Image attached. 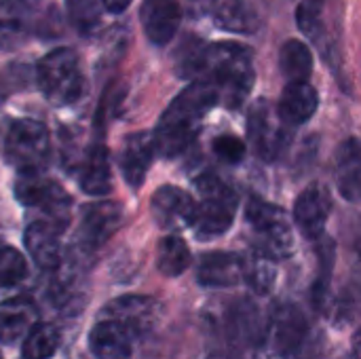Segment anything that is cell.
Listing matches in <instances>:
<instances>
[{"mask_svg":"<svg viewBox=\"0 0 361 359\" xmlns=\"http://www.w3.org/2000/svg\"><path fill=\"white\" fill-rule=\"evenodd\" d=\"M121 205L112 203V201H99V203H91L87 205V209L82 212V222H80V241L82 245L95 250L99 245H104L121 226Z\"/></svg>","mask_w":361,"mask_h":359,"instance_id":"cell-14","label":"cell"},{"mask_svg":"<svg viewBox=\"0 0 361 359\" xmlns=\"http://www.w3.org/2000/svg\"><path fill=\"white\" fill-rule=\"evenodd\" d=\"M0 359H2V355H0Z\"/></svg>","mask_w":361,"mask_h":359,"instance_id":"cell-39","label":"cell"},{"mask_svg":"<svg viewBox=\"0 0 361 359\" xmlns=\"http://www.w3.org/2000/svg\"><path fill=\"white\" fill-rule=\"evenodd\" d=\"M205 53L207 44L199 38H186L182 47L176 53V72L182 78H201L203 66H205Z\"/></svg>","mask_w":361,"mask_h":359,"instance_id":"cell-28","label":"cell"},{"mask_svg":"<svg viewBox=\"0 0 361 359\" xmlns=\"http://www.w3.org/2000/svg\"><path fill=\"white\" fill-rule=\"evenodd\" d=\"M214 21L220 30L233 34H254L260 28L258 11L250 0H224L216 11Z\"/></svg>","mask_w":361,"mask_h":359,"instance_id":"cell-23","label":"cell"},{"mask_svg":"<svg viewBox=\"0 0 361 359\" xmlns=\"http://www.w3.org/2000/svg\"><path fill=\"white\" fill-rule=\"evenodd\" d=\"M154 154H157V146H154L152 133L140 131V133H131L125 140V146L121 152V171H123L125 182L133 190H137L144 184Z\"/></svg>","mask_w":361,"mask_h":359,"instance_id":"cell-16","label":"cell"},{"mask_svg":"<svg viewBox=\"0 0 361 359\" xmlns=\"http://www.w3.org/2000/svg\"><path fill=\"white\" fill-rule=\"evenodd\" d=\"M330 214H332V197L328 188L319 182L309 184L294 203V222L309 239L322 237Z\"/></svg>","mask_w":361,"mask_h":359,"instance_id":"cell-11","label":"cell"},{"mask_svg":"<svg viewBox=\"0 0 361 359\" xmlns=\"http://www.w3.org/2000/svg\"><path fill=\"white\" fill-rule=\"evenodd\" d=\"M319 106V95L317 89L309 83H288L283 89L279 104H277V114L279 118L290 127V125H305L307 121L313 118Z\"/></svg>","mask_w":361,"mask_h":359,"instance_id":"cell-18","label":"cell"},{"mask_svg":"<svg viewBox=\"0 0 361 359\" xmlns=\"http://www.w3.org/2000/svg\"><path fill=\"white\" fill-rule=\"evenodd\" d=\"M220 104L218 91L207 80H192L163 112L152 133L157 152L173 159L195 142L205 114Z\"/></svg>","mask_w":361,"mask_h":359,"instance_id":"cell-1","label":"cell"},{"mask_svg":"<svg viewBox=\"0 0 361 359\" xmlns=\"http://www.w3.org/2000/svg\"><path fill=\"white\" fill-rule=\"evenodd\" d=\"M190 2H195L197 6H205V4H212V0H190Z\"/></svg>","mask_w":361,"mask_h":359,"instance_id":"cell-38","label":"cell"},{"mask_svg":"<svg viewBox=\"0 0 361 359\" xmlns=\"http://www.w3.org/2000/svg\"><path fill=\"white\" fill-rule=\"evenodd\" d=\"M197 188L201 193V205L197 222L192 226L195 235L201 241L216 239L233 226L239 207V197L226 182H222L214 174L201 176L197 180Z\"/></svg>","mask_w":361,"mask_h":359,"instance_id":"cell-5","label":"cell"},{"mask_svg":"<svg viewBox=\"0 0 361 359\" xmlns=\"http://www.w3.org/2000/svg\"><path fill=\"white\" fill-rule=\"evenodd\" d=\"M150 214L161 229L176 233L195 226L199 216V205L186 190L167 184L154 190L150 199Z\"/></svg>","mask_w":361,"mask_h":359,"instance_id":"cell-9","label":"cell"},{"mask_svg":"<svg viewBox=\"0 0 361 359\" xmlns=\"http://www.w3.org/2000/svg\"><path fill=\"white\" fill-rule=\"evenodd\" d=\"M324 8H326V0H300L298 2L296 23L300 32L311 40H317L319 34L324 32Z\"/></svg>","mask_w":361,"mask_h":359,"instance_id":"cell-30","label":"cell"},{"mask_svg":"<svg viewBox=\"0 0 361 359\" xmlns=\"http://www.w3.org/2000/svg\"><path fill=\"white\" fill-rule=\"evenodd\" d=\"M353 359H361V330L353 339Z\"/></svg>","mask_w":361,"mask_h":359,"instance_id":"cell-36","label":"cell"},{"mask_svg":"<svg viewBox=\"0 0 361 359\" xmlns=\"http://www.w3.org/2000/svg\"><path fill=\"white\" fill-rule=\"evenodd\" d=\"M49 131L42 123L32 118L15 121L8 129L4 154L6 161L17 171H34L42 169L49 159Z\"/></svg>","mask_w":361,"mask_h":359,"instance_id":"cell-6","label":"cell"},{"mask_svg":"<svg viewBox=\"0 0 361 359\" xmlns=\"http://www.w3.org/2000/svg\"><path fill=\"white\" fill-rule=\"evenodd\" d=\"M59 347V334L49 324H36L34 330L23 339L21 355L23 359H49Z\"/></svg>","mask_w":361,"mask_h":359,"instance_id":"cell-26","label":"cell"},{"mask_svg":"<svg viewBox=\"0 0 361 359\" xmlns=\"http://www.w3.org/2000/svg\"><path fill=\"white\" fill-rule=\"evenodd\" d=\"M159 315H161V305L154 298L129 294L108 303L99 320H108L116 324L131 339H135L148 334L157 326Z\"/></svg>","mask_w":361,"mask_h":359,"instance_id":"cell-8","label":"cell"},{"mask_svg":"<svg viewBox=\"0 0 361 359\" xmlns=\"http://www.w3.org/2000/svg\"><path fill=\"white\" fill-rule=\"evenodd\" d=\"M36 80L42 95L53 106H70L85 93V76L78 55L72 49H55L47 53L36 68Z\"/></svg>","mask_w":361,"mask_h":359,"instance_id":"cell-3","label":"cell"},{"mask_svg":"<svg viewBox=\"0 0 361 359\" xmlns=\"http://www.w3.org/2000/svg\"><path fill=\"white\" fill-rule=\"evenodd\" d=\"M80 188L91 197H102L112 188V171H110V157L106 146H91L85 154L78 176Z\"/></svg>","mask_w":361,"mask_h":359,"instance_id":"cell-22","label":"cell"},{"mask_svg":"<svg viewBox=\"0 0 361 359\" xmlns=\"http://www.w3.org/2000/svg\"><path fill=\"white\" fill-rule=\"evenodd\" d=\"M192 262L190 250L178 235H167L157 245V269L165 277H180Z\"/></svg>","mask_w":361,"mask_h":359,"instance_id":"cell-24","label":"cell"},{"mask_svg":"<svg viewBox=\"0 0 361 359\" xmlns=\"http://www.w3.org/2000/svg\"><path fill=\"white\" fill-rule=\"evenodd\" d=\"M298 359H334L332 358V349L328 345V341L322 334H309V339L305 341V345L298 349Z\"/></svg>","mask_w":361,"mask_h":359,"instance_id":"cell-34","label":"cell"},{"mask_svg":"<svg viewBox=\"0 0 361 359\" xmlns=\"http://www.w3.org/2000/svg\"><path fill=\"white\" fill-rule=\"evenodd\" d=\"M199 80H207L216 87L220 102L226 108H239L252 93L256 72L254 53L239 42L207 44L205 66Z\"/></svg>","mask_w":361,"mask_h":359,"instance_id":"cell-2","label":"cell"},{"mask_svg":"<svg viewBox=\"0 0 361 359\" xmlns=\"http://www.w3.org/2000/svg\"><path fill=\"white\" fill-rule=\"evenodd\" d=\"M226 322V334L233 343H239L243 347H256L264 341L269 332V324H264V317L260 309L252 300H239L231 307Z\"/></svg>","mask_w":361,"mask_h":359,"instance_id":"cell-15","label":"cell"},{"mask_svg":"<svg viewBox=\"0 0 361 359\" xmlns=\"http://www.w3.org/2000/svg\"><path fill=\"white\" fill-rule=\"evenodd\" d=\"M25 248L40 269H53L59 262V231L42 220H32L25 229Z\"/></svg>","mask_w":361,"mask_h":359,"instance_id":"cell-21","label":"cell"},{"mask_svg":"<svg viewBox=\"0 0 361 359\" xmlns=\"http://www.w3.org/2000/svg\"><path fill=\"white\" fill-rule=\"evenodd\" d=\"M68 13L72 23L82 32L89 34L99 23V0H66Z\"/></svg>","mask_w":361,"mask_h":359,"instance_id":"cell-32","label":"cell"},{"mask_svg":"<svg viewBox=\"0 0 361 359\" xmlns=\"http://www.w3.org/2000/svg\"><path fill=\"white\" fill-rule=\"evenodd\" d=\"M245 218L254 231L256 248L271 260H286L294 254V233L288 222V214L262 199L252 197L245 205Z\"/></svg>","mask_w":361,"mask_h":359,"instance_id":"cell-4","label":"cell"},{"mask_svg":"<svg viewBox=\"0 0 361 359\" xmlns=\"http://www.w3.org/2000/svg\"><path fill=\"white\" fill-rule=\"evenodd\" d=\"M334 180L347 201H361V138H349L336 148Z\"/></svg>","mask_w":361,"mask_h":359,"instance_id":"cell-17","label":"cell"},{"mask_svg":"<svg viewBox=\"0 0 361 359\" xmlns=\"http://www.w3.org/2000/svg\"><path fill=\"white\" fill-rule=\"evenodd\" d=\"M247 138L262 161H275L286 150L290 142L288 125L267 99H260L250 108Z\"/></svg>","mask_w":361,"mask_h":359,"instance_id":"cell-7","label":"cell"},{"mask_svg":"<svg viewBox=\"0 0 361 359\" xmlns=\"http://www.w3.org/2000/svg\"><path fill=\"white\" fill-rule=\"evenodd\" d=\"M0 235H2V233H0Z\"/></svg>","mask_w":361,"mask_h":359,"instance_id":"cell-40","label":"cell"},{"mask_svg":"<svg viewBox=\"0 0 361 359\" xmlns=\"http://www.w3.org/2000/svg\"><path fill=\"white\" fill-rule=\"evenodd\" d=\"M140 21L152 44H167L176 36L182 21L180 0H144L140 6Z\"/></svg>","mask_w":361,"mask_h":359,"instance_id":"cell-12","label":"cell"},{"mask_svg":"<svg viewBox=\"0 0 361 359\" xmlns=\"http://www.w3.org/2000/svg\"><path fill=\"white\" fill-rule=\"evenodd\" d=\"M279 68L290 83H307L313 72V53L302 40H288L279 51Z\"/></svg>","mask_w":361,"mask_h":359,"instance_id":"cell-25","label":"cell"},{"mask_svg":"<svg viewBox=\"0 0 361 359\" xmlns=\"http://www.w3.org/2000/svg\"><path fill=\"white\" fill-rule=\"evenodd\" d=\"M212 150L220 161L228 165H237L245 159V142L237 135H218L212 142Z\"/></svg>","mask_w":361,"mask_h":359,"instance_id":"cell-33","label":"cell"},{"mask_svg":"<svg viewBox=\"0 0 361 359\" xmlns=\"http://www.w3.org/2000/svg\"><path fill=\"white\" fill-rule=\"evenodd\" d=\"M53 182L47 180L40 169L34 171H19V178L15 182V199L25 207H38L44 197L49 195Z\"/></svg>","mask_w":361,"mask_h":359,"instance_id":"cell-27","label":"cell"},{"mask_svg":"<svg viewBox=\"0 0 361 359\" xmlns=\"http://www.w3.org/2000/svg\"><path fill=\"white\" fill-rule=\"evenodd\" d=\"M99 2L108 13H123L133 0H99Z\"/></svg>","mask_w":361,"mask_h":359,"instance_id":"cell-35","label":"cell"},{"mask_svg":"<svg viewBox=\"0 0 361 359\" xmlns=\"http://www.w3.org/2000/svg\"><path fill=\"white\" fill-rule=\"evenodd\" d=\"M25 275V258L15 248H0V288L17 286Z\"/></svg>","mask_w":361,"mask_h":359,"instance_id":"cell-31","label":"cell"},{"mask_svg":"<svg viewBox=\"0 0 361 359\" xmlns=\"http://www.w3.org/2000/svg\"><path fill=\"white\" fill-rule=\"evenodd\" d=\"M131 336L108 320H99L89 334V349L97 359H133Z\"/></svg>","mask_w":361,"mask_h":359,"instance_id":"cell-20","label":"cell"},{"mask_svg":"<svg viewBox=\"0 0 361 359\" xmlns=\"http://www.w3.org/2000/svg\"><path fill=\"white\" fill-rule=\"evenodd\" d=\"M271 334H273L275 351L281 358L296 355L298 349L305 345V341L311 334L309 320H307L305 311L292 303H283V305L275 307V311L271 315Z\"/></svg>","mask_w":361,"mask_h":359,"instance_id":"cell-10","label":"cell"},{"mask_svg":"<svg viewBox=\"0 0 361 359\" xmlns=\"http://www.w3.org/2000/svg\"><path fill=\"white\" fill-rule=\"evenodd\" d=\"M277 279V269L271 258L262 256L260 252L245 258V277L243 281L258 294H267Z\"/></svg>","mask_w":361,"mask_h":359,"instance_id":"cell-29","label":"cell"},{"mask_svg":"<svg viewBox=\"0 0 361 359\" xmlns=\"http://www.w3.org/2000/svg\"><path fill=\"white\" fill-rule=\"evenodd\" d=\"M36 324V307L27 298H11L0 303V343L13 345L23 341Z\"/></svg>","mask_w":361,"mask_h":359,"instance_id":"cell-19","label":"cell"},{"mask_svg":"<svg viewBox=\"0 0 361 359\" xmlns=\"http://www.w3.org/2000/svg\"><path fill=\"white\" fill-rule=\"evenodd\" d=\"M353 245H355V252H357V256L361 258V231H360V235L355 237V243H353Z\"/></svg>","mask_w":361,"mask_h":359,"instance_id":"cell-37","label":"cell"},{"mask_svg":"<svg viewBox=\"0 0 361 359\" xmlns=\"http://www.w3.org/2000/svg\"><path fill=\"white\" fill-rule=\"evenodd\" d=\"M245 277V258L231 252L203 254L197 267V281L205 288H233Z\"/></svg>","mask_w":361,"mask_h":359,"instance_id":"cell-13","label":"cell"}]
</instances>
